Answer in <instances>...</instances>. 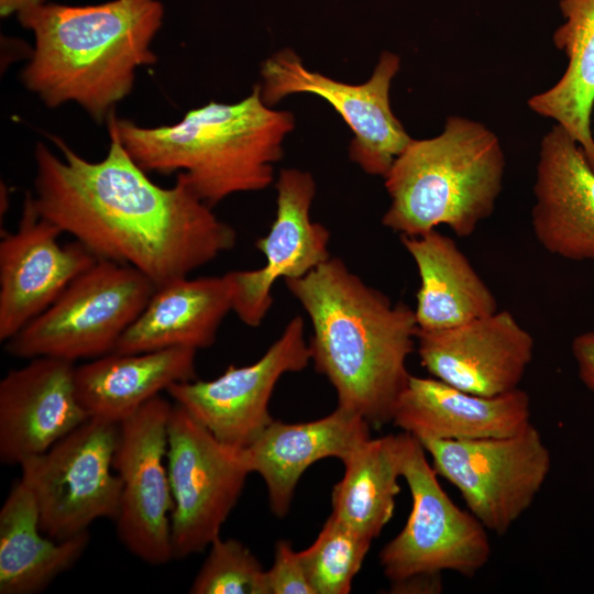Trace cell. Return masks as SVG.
<instances>
[{"label": "cell", "instance_id": "obj_1", "mask_svg": "<svg viewBox=\"0 0 594 594\" xmlns=\"http://www.w3.org/2000/svg\"><path fill=\"white\" fill-rule=\"evenodd\" d=\"M110 146L97 162L52 136L61 151L35 148L33 201L38 213L82 244L96 258L129 265L156 287L210 263L237 244L220 220L177 175L156 185L108 123Z\"/></svg>", "mask_w": 594, "mask_h": 594}, {"label": "cell", "instance_id": "obj_2", "mask_svg": "<svg viewBox=\"0 0 594 594\" xmlns=\"http://www.w3.org/2000/svg\"><path fill=\"white\" fill-rule=\"evenodd\" d=\"M284 280L310 320V359L336 389L338 406L371 427L392 422L411 375L407 360L419 329L415 310L392 302L338 257Z\"/></svg>", "mask_w": 594, "mask_h": 594}, {"label": "cell", "instance_id": "obj_3", "mask_svg": "<svg viewBox=\"0 0 594 594\" xmlns=\"http://www.w3.org/2000/svg\"><path fill=\"white\" fill-rule=\"evenodd\" d=\"M163 16L160 0L29 7L18 13L35 38L22 82L47 107L76 102L101 122L131 92L136 69L156 62Z\"/></svg>", "mask_w": 594, "mask_h": 594}, {"label": "cell", "instance_id": "obj_4", "mask_svg": "<svg viewBox=\"0 0 594 594\" xmlns=\"http://www.w3.org/2000/svg\"><path fill=\"white\" fill-rule=\"evenodd\" d=\"M127 152L146 173H177L211 208L230 195L258 191L274 180V164L295 128V116L274 110L261 87L235 103H209L170 125L141 127L107 118Z\"/></svg>", "mask_w": 594, "mask_h": 594}, {"label": "cell", "instance_id": "obj_5", "mask_svg": "<svg viewBox=\"0 0 594 594\" xmlns=\"http://www.w3.org/2000/svg\"><path fill=\"white\" fill-rule=\"evenodd\" d=\"M505 165L501 141L491 129L449 117L440 134L413 139L394 161L384 177L391 204L382 223L407 237L439 226L469 237L493 213Z\"/></svg>", "mask_w": 594, "mask_h": 594}, {"label": "cell", "instance_id": "obj_6", "mask_svg": "<svg viewBox=\"0 0 594 594\" xmlns=\"http://www.w3.org/2000/svg\"><path fill=\"white\" fill-rule=\"evenodd\" d=\"M155 289L136 268L98 260L6 341L4 349L21 359L50 356L72 362L112 353Z\"/></svg>", "mask_w": 594, "mask_h": 594}, {"label": "cell", "instance_id": "obj_7", "mask_svg": "<svg viewBox=\"0 0 594 594\" xmlns=\"http://www.w3.org/2000/svg\"><path fill=\"white\" fill-rule=\"evenodd\" d=\"M118 437V424L90 417L20 464V479L34 495L44 535L63 541L88 531L98 519L116 521L122 493L113 469Z\"/></svg>", "mask_w": 594, "mask_h": 594}, {"label": "cell", "instance_id": "obj_8", "mask_svg": "<svg viewBox=\"0 0 594 594\" xmlns=\"http://www.w3.org/2000/svg\"><path fill=\"white\" fill-rule=\"evenodd\" d=\"M437 474L461 494L469 512L497 536L532 505L551 470V454L530 422L497 438L419 441Z\"/></svg>", "mask_w": 594, "mask_h": 594}, {"label": "cell", "instance_id": "obj_9", "mask_svg": "<svg viewBox=\"0 0 594 594\" xmlns=\"http://www.w3.org/2000/svg\"><path fill=\"white\" fill-rule=\"evenodd\" d=\"M402 477L410 492L411 509L400 532L380 552L384 575L391 584L443 571L474 576L492 554L488 531L444 492L425 448L411 435Z\"/></svg>", "mask_w": 594, "mask_h": 594}, {"label": "cell", "instance_id": "obj_10", "mask_svg": "<svg viewBox=\"0 0 594 594\" xmlns=\"http://www.w3.org/2000/svg\"><path fill=\"white\" fill-rule=\"evenodd\" d=\"M167 470L174 559L202 552L238 503L250 472L242 449L218 440L182 406L168 421Z\"/></svg>", "mask_w": 594, "mask_h": 594}, {"label": "cell", "instance_id": "obj_11", "mask_svg": "<svg viewBox=\"0 0 594 594\" xmlns=\"http://www.w3.org/2000/svg\"><path fill=\"white\" fill-rule=\"evenodd\" d=\"M399 68L400 58L384 51L369 80L348 84L309 70L297 53L283 48L261 66V97L270 107L295 94L322 98L353 132L350 160L366 174L385 177L413 140L389 102L391 85Z\"/></svg>", "mask_w": 594, "mask_h": 594}, {"label": "cell", "instance_id": "obj_12", "mask_svg": "<svg viewBox=\"0 0 594 594\" xmlns=\"http://www.w3.org/2000/svg\"><path fill=\"white\" fill-rule=\"evenodd\" d=\"M173 405L161 395L119 424L113 469L122 483L117 535L127 550L150 565L173 558L174 501L167 470L168 421Z\"/></svg>", "mask_w": 594, "mask_h": 594}, {"label": "cell", "instance_id": "obj_13", "mask_svg": "<svg viewBox=\"0 0 594 594\" xmlns=\"http://www.w3.org/2000/svg\"><path fill=\"white\" fill-rule=\"evenodd\" d=\"M310 361L304 320L295 316L256 362L230 365L211 381L175 383L166 393L218 440L243 449L273 420L268 404L279 378L305 370Z\"/></svg>", "mask_w": 594, "mask_h": 594}, {"label": "cell", "instance_id": "obj_14", "mask_svg": "<svg viewBox=\"0 0 594 594\" xmlns=\"http://www.w3.org/2000/svg\"><path fill=\"white\" fill-rule=\"evenodd\" d=\"M1 234L0 340L6 342L98 258L76 240L62 245V230L38 213L31 191L25 194L16 231Z\"/></svg>", "mask_w": 594, "mask_h": 594}, {"label": "cell", "instance_id": "obj_15", "mask_svg": "<svg viewBox=\"0 0 594 594\" xmlns=\"http://www.w3.org/2000/svg\"><path fill=\"white\" fill-rule=\"evenodd\" d=\"M416 350L432 377L492 397L519 388L535 340L509 311L497 310L448 329H418Z\"/></svg>", "mask_w": 594, "mask_h": 594}, {"label": "cell", "instance_id": "obj_16", "mask_svg": "<svg viewBox=\"0 0 594 594\" xmlns=\"http://www.w3.org/2000/svg\"><path fill=\"white\" fill-rule=\"evenodd\" d=\"M276 187V215L268 233L255 246L265 256L257 270L230 272L233 308L249 327H258L273 305L272 289L279 279L308 274L330 258L329 230L310 219L316 195L312 175L297 168L279 172Z\"/></svg>", "mask_w": 594, "mask_h": 594}, {"label": "cell", "instance_id": "obj_17", "mask_svg": "<svg viewBox=\"0 0 594 594\" xmlns=\"http://www.w3.org/2000/svg\"><path fill=\"white\" fill-rule=\"evenodd\" d=\"M72 361L40 356L0 382V460L20 465L90 418L78 400Z\"/></svg>", "mask_w": 594, "mask_h": 594}, {"label": "cell", "instance_id": "obj_18", "mask_svg": "<svg viewBox=\"0 0 594 594\" xmlns=\"http://www.w3.org/2000/svg\"><path fill=\"white\" fill-rule=\"evenodd\" d=\"M534 195L531 226L540 245L566 260L594 261V169L557 123L541 140Z\"/></svg>", "mask_w": 594, "mask_h": 594}, {"label": "cell", "instance_id": "obj_19", "mask_svg": "<svg viewBox=\"0 0 594 594\" xmlns=\"http://www.w3.org/2000/svg\"><path fill=\"white\" fill-rule=\"evenodd\" d=\"M530 416L529 395L520 388L488 397L410 375L392 424L418 441H463L514 435L531 422Z\"/></svg>", "mask_w": 594, "mask_h": 594}, {"label": "cell", "instance_id": "obj_20", "mask_svg": "<svg viewBox=\"0 0 594 594\" xmlns=\"http://www.w3.org/2000/svg\"><path fill=\"white\" fill-rule=\"evenodd\" d=\"M371 425L359 414L337 407L328 416L308 422L272 420L242 455L250 472L266 485L271 510L284 517L302 473L315 462L337 458L343 461L371 438Z\"/></svg>", "mask_w": 594, "mask_h": 594}, {"label": "cell", "instance_id": "obj_21", "mask_svg": "<svg viewBox=\"0 0 594 594\" xmlns=\"http://www.w3.org/2000/svg\"><path fill=\"white\" fill-rule=\"evenodd\" d=\"M233 308L230 272L222 276L183 277L156 287L113 353L128 354L168 348L205 349Z\"/></svg>", "mask_w": 594, "mask_h": 594}, {"label": "cell", "instance_id": "obj_22", "mask_svg": "<svg viewBox=\"0 0 594 594\" xmlns=\"http://www.w3.org/2000/svg\"><path fill=\"white\" fill-rule=\"evenodd\" d=\"M191 348L109 353L75 367L79 403L91 418L121 424L179 382L196 380Z\"/></svg>", "mask_w": 594, "mask_h": 594}, {"label": "cell", "instance_id": "obj_23", "mask_svg": "<svg viewBox=\"0 0 594 594\" xmlns=\"http://www.w3.org/2000/svg\"><path fill=\"white\" fill-rule=\"evenodd\" d=\"M420 278L415 316L421 330H441L496 312L497 300L457 243L437 229L400 235Z\"/></svg>", "mask_w": 594, "mask_h": 594}, {"label": "cell", "instance_id": "obj_24", "mask_svg": "<svg viewBox=\"0 0 594 594\" xmlns=\"http://www.w3.org/2000/svg\"><path fill=\"white\" fill-rule=\"evenodd\" d=\"M89 541L88 531L63 541L44 535L34 495L16 480L0 509V593L45 590L77 563Z\"/></svg>", "mask_w": 594, "mask_h": 594}, {"label": "cell", "instance_id": "obj_25", "mask_svg": "<svg viewBox=\"0 0 594 594\" xmlns=\"http://www.w3.org/2000/svg\"><path fill=\"white\" fill-rule=\"evenodd\" d=\"M559 7L564 22L554 31L552 41L565 54L568 65L560 79L534 95L528 106L565 129L594 169V0H560Z\"/></svg>", "mask_w": 594, "mask_h": 594}, {"label": "cell", "instance_id": "obj_26", "mask_svg": "<svg viewBox=\"0 0 594 594\" xmlns=\"http://www.w3.org/2000/svg\"><path fill=\"white\" fill-rule=\"evenodd\" d=\"M409 436L403 431L358 446L342 461L330 515L370 540L377 538L394 515Z\"/></svg>", "mask_w": 594, "mask_h": 594}, {"label": "cell", "instance_id": "obj_27", "mask_svg": "<svg viewBox=\"0 0 594 594\" xmlns=\"http://www.w3.org/2000/svg\"><path fill=\"white\" fill-rule=\"evenodd\" d=\"M372 540L334 518L326 520L316 540L299 551L316 594H348Z\"/></svg>", "mask_w": 594, "mask_h": 594}, {"label": "cell", "instance_id": "obj_28", "mask_svg": "<svg viewBox=\"0 0 594 594\" xmlns=\"http://www.w3.org/2000/svg\"><path fill=\"white\" fill-rule=\"evenodd\" d=\"M194 579L191 594H270L266 571L235 539L217 537Z\"/></svg>", "mask_w": 594, "mask_h": 594}, {"label": "cell", "instance_id": "obj_29", "mask_svg": "<svg viewBox=\"0 0 594 594\" xmlns=\"http://www.w3.org/2000/svg\"><path fill=\"white\" fill-rule=\"evenodd\" d=\"M270 594H316L307 578L299 552L287 540L275 547L274 563L266 571Z\"/></svg>", "mask_w": 594, "mask_h": 594}, {"label": "cell", "instance_id": "obj_30", "mask_svg": "<svg viewBox=\"0 0 594 594\" xmlns=\"http://www.w3.org/2000/svg\"><path fill=\"white\" fill-rule=\"evenodd\" d=\"M571 352L580 380L594 394V330L576 336Z\"/></svg>", "mask_w": 594, "mask_h": 594}, {"label": "cell", "instance_id": "obj_31", "mask_svg": "<svg viewBox=\"0 0 594 594\" xmlns=\"http://www.w3.org/2000/svg\"><path fill=\"white\" fill-rule=\"evenodd\" d=\"M393 593L436 594L442 591L441 574L415 575L404 581L392 583Z\"/></svg>", "mask_w": 594, "mask_h": 594}, {"label": "cell", "instance_id": "obj_32", "mask_svg": "<svg viewBox=\"0 0 594 594\" xmlns=\"http://www.w3.org/2000/svg\"><path fill=\"white\" fill-rule=\"evenodd\" d=\"M44 1L45 0H0V13L2 16H8L11 13H19L29 7Z\"/></svg>", "mask_w": 594, "mask_h": 594}, {"label": "cell", "instance_id": "obj_33", "mask_svg": "<svg viewBox=\"0 0 594 594\" xmlns=\"http://www.w3.org/2000/svg\"><path fill=\"white\" fill-rule=\"evenodd\" d=\"M592 133H593V135H594V127L592 128Z\"/></svg>", "mask_w": 594, "mask_h": 594}]
</instances>
